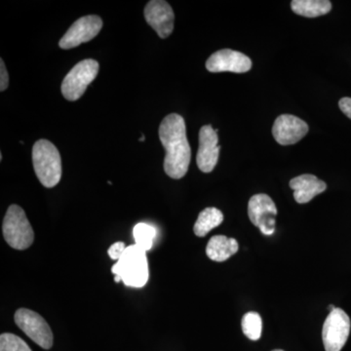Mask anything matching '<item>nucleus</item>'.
Returning a JSON list of instances; mask_svg holds the SVG:
<instances>
[{
  "mask_svg": "<svg viewBox=\"0 0 351 351\" xmlns=\"http://www.w3.org/2000/svg\"><path fill=\"white\" fill-rule=\"evenodd\" d=\"M159 138L166 152L164 171L172 179H182L188 173L191 159L184 117L177 113L167 115L159 126Z\"/></svg>",
  "mask_w": 351,
  "mask_h": 351,
  "instance_id": "nucleus-1",
  "label": "nucleus"
},
{
  "mask_svg": "<svg viewBox=\"0 0 351 351\" xmlns=\"http://www.w3.org/2000/svg\"><path fill=\"white\" fill-rule=\"evenodd\" d=\"M32 163L39 182L45 188H54L61 181V156L49 141L39 140L34 145Z\"/></svg>",
  "mask_w": 351,
  "mask_h": 351,
  "instance_id": "nucleus-2",
  "label": "nucleus"
},
{
  "mask_svg": "<svg viewBox=\"0 0 351 351\" xmlns=\"http://www.w3.org/2000/svg\"><path fill=\"white\" fill-rule=\"evenodd\" d=\"M115 276L121 277L128 287H144L149 280V263L145 251L137 244L127 247L122 257L112 267Z\"/></svg>",
  "mask_w": 351,
  "mask_h": 351,
  "instance_id": "nucleus-3",
  "label": "nucleus"
},
{
  "mask_svg": "<svg viewBox=\"0 0 351 351\" xmlns=\"http://www.w3.org/2000/svg\"><path fill=\"white\" fill-rule=\"evenodd\" d=\"M4 239L16 250H25L34 243V232L23 208L11 205L2 225Z\"/></svg>",
  "mask_w": 351,
  "mask_h": 351,
  "instance_id": "nucleus-4",
  "label": "nucleus"
},
{
  "mask_svg": "<svg viewBox=\"0 0 351 351\" xmlns=\"http://www.w3.org/2000/svg\"><path fill=\"white\" fill-rule=\"evenodd\" d=\"M99 63L93 59L83 60L76 64L62 82V94L68 101L82 98L87 87L91 84L99 73Z\"/></svg>",
  "mask_w": 351,
  "mask_h": 351,
  "instance_id": "nucleus-5",
  "label": "nucleus"
},
{
  "mask_svg": "<svg viewBox=\"0 0 351 351\" xmlns=\"http://www.w3.org/2000/svg\"><path fill=\"white\" fill-rule=\"evenodd\" d=\"M14 320L16 325L36 345L43 350L52 348L54 341L52 330L43 316L31 309L20 308L16 311Z\"/></svg>",
  "mask_w": 351,
  "mask_h": 351,
  "instance_id": "nucleus-6",
  "label": "nucleus"
},
{
  "mask_svg": "<svg viewBox=\"0 0 351 351\" xmlns=\"http://www.w3.org/2000/svg\"><path fill=\"white\" fill-rule=\"evenodd\" d=\"M351 322L341 308L329 313L323 325L322 339L326 351H341L350 337Z\"/></svg>",
  "mask_w": 351,
  "mask_h": 351,
  "instance_id": "nucleus-7",
  "label": "nucleus"
},
{
  "mask_svg": "<svg viewBox=\"0 0 351 351\" xmlns=\"http://www.w3.org/2000/svg\"><path fill=\"white\" fill-rule=\"evenodd\" d=\"M249 219L260 228L263 235H272L276 230L277 208L276 203L265 193L252 196L248 203Z\"/></svg>",
  "mask_w": 351,
  "mask_h": 351,
  "instance_id": "nucleus-8",
  "label": "nucleus"
},
{
  "mask_svg": "<svg viewBox=\"0 0 351 351\" xmlns=\"http://www.w3.org/2000/svg\"><path fill=\"white\" fill-rule=\"evenodd\" d=\"M103 27V21L97 15L85 16L71 25L60 40V48L64 50L77 47L98 36Z\"/></svg>",
  "mask_w": 351,
  "mask_h": 351,
  "instance_id": "nucleus-9",
  "label": "nucleus"
},
{
  "mask_svg": "<svg viewBox=\"0 0 351 351\" xmlns=\"http://www.w3.org/2000/svg\"><path fill=\"white\" fill-rule=\"evenodd\" d=\"M252 61L243 53L232 49L217 51L206 62V69L210 73H244L250 71Z\"/></svg>",
  "mask_w": 351,
  "mask_h": 351,
  "instance_id": "nucleus-10",
  "label": "nucleus"
},
{
  "mask_svg": "<svg viewBox=\"0 0 351 351\" xmlns=\"http://www.w3.org/2000/svg\"><path fill=\"white\" fill-rule=\"evenodd\" d=\"M144 15L160 38H167L174 31L175 15L172 7L163 0H152L145 6Z\"/></svg>",
  "mask_w": 351,
  "mask_h": 351,
  "instance_id": "nucleus-11",
  "label": "nucleus"
},
{
  "mask_svg": "<svg viewBox=\"0 0 351 351\" xmlns=\"http://www.w3.org/2000/svg\"><path fill=\"white\" fill-rule=\"evenodd\" d=\"M309 127L304 120L292 114L277 117L272 126V135L279 145L297 144L306 135Z\"/></svg>",
  "mask_w": 351,
  "mask_h": 351,
  "instance_id": "nucleus-12",
  "label": "nucleus"
},
{
  "mask_svg": "<svg viewBox=\"0 0 351 351\" xmlns=\"http://www.w3.org/2000/svg\"><path fill=\"white\" fill-rule=\"evenodd\" d=\"M218 130L211 125H205L199 131V149H198L196 162L203 173H210L218 163L219 149Z\"/></svg>",
  "mask_w": 351,
  "mask_h": 351,
  "instance_id": "nucleus-13",
  "label": "nucleus"
},
{
  "mask_svg": "<svg viewBox=\"0 0 351 351\" xmlns=\"http://www.w3.org/2000/svg\"><path fill=\"white\" fill-rule=\"evenodd\" d=\"M290 188L294 191V198L300 204H306L315 196L324 193L326 182L321 181L316 176L304 174L298 176L290 181Z\"/></svg>",
  "mask_w": 351,
  "mask_h": 351,
  "instance_id": "nucleus-14",
  "label": "nucleus"
},
{
  "mask_svg": "<svg viewBox=\"0 0 351 351\" xmlns=\"http://www.w3.org/2000/svg\"><path fill=\"white\" fill-rule=\"evenodd\" d=\"M239 249L237 239H228L225 235H216L208 242L206 254L210 260L221 263L234 255Z\"/></svg>",
  "mask_w": 351,
  "mask_h": 351,
  "instance_id": "nucleus-15",
  "label": "nucleus"
},
{
  "mask_svg": "<svg viewBox=\"0 0 351 351\" xmlns=\"http://www.w3.org/2000/svg\"><path fill=\"white\" fill-rule=\"evenodd\" d=\"M291 8L297 15L306 18H316L326 15L332 9L329 0H293Z\"/></svg>",
  "mask_w": 351,
  "mask_h": 351,
  "instance_id": "nucleus-16",
  "label": "nucleus"
},
{
  "mask_svg": "<svg viewBox=\"0 0 351 351\" xmlns=\"http://www.w3.org/2000/svg\"><path fill=\"white\" fill-rule=\"evenodd\" d=\"M223 221V214L221 210L215 207L206 208L198 215L197 221L193 226L196 237H204L212 230L221 225Z\"/></svg>",
  "mask_w": 351,
  "mask_h": 351,
  "instance_id": "nucleus-17",
  "label": "nucleus"
},
{
  "mask_svg": "<svg viewBox=\"0 0 351 351\" xmlns=\"http://www.w3.org/2000/svg\"><path fill=\"white\" fill-rule=\"evenodd\" d=\"M242 331L245 336L251 341H258L262 336L263 320L258 313H250L245 314L241 321Z\"/></svg>",
  "mask_w": 351,
  "mask_h": 351,
  "instance_id": "nucleus-18",
  "label": "nucleus"
},
{
  "mask_svg": "<svg viewBox=\"0 0 351 351\" xmlns=\"http://www.w3.org/2000/svg\"><path fill=\"white\" fill-rule=\"evenodd\" d=\"M133 234L136 244L140 248L145 252L151 250L156 235V230L154 226L145 223H138L134 228Z\"/></svg>",
  "mask_w": 351,
  "mask_h": 351,
  "instance_id": "nucleus-19",
  "label": "nucleus"
},
{
  "mask_svg": "<svg viewBox=\"0 0 351 351\" xmlns=\"http://www.w3.org/2000/svg\"><path fill=\"white\" fill-rule=\"evenodd\" d=\"M0 351H32L27 343L10 332H4L0 336Z\"/></svg>",
  "mask_w": 351,
  "mask_h": 351,
  "instance_id": "nucleus-20",
  "label": "nucleus"
},
{
  "mask_svg": "<svg viewBox=\"0 0 351 351\" xmlns=\"http://www.w3.org/2000/svg\"><path fill=\"white\" fill-rule=\"evenodd\" d=\"M126 248L127 247L124 242H115V243L112 244V246L110 247V249H108V256H110V258H112V260L119 261V258L122 257V255H123Z\"/></svg>",
  "mask_w": 351,
  "mask_h": 351,
  "instance_id": "nucleus-21",
  "label": "nucleus"
},
{
  "mask_svg": "<svg viewBox=\"0 0 351 351\" xmlns=\"http://www.w3.org/2000/svg\"><path fill=\"white\" fill-rule=\"evenodd\" d=\"M0 91H5L9 85V75L3 60H0Z\"/></svg>",
  "mask_w": 351,
  "mask_h": 351,
  "instance_id": "nucleus-22",
  "label": "nucleus"
},
{
  "mask_svg": "<svg viewBox=\"0 0 351 351\" xmlns=\"http://www.w3.org/2000/svg\"><path fill=\"white\" fill-rule=\"evenodd\" d=\"M339 110L345 113L348 119H351V98H348V97L341 98L339 101Z\"/></svg>",
  "mask_w": 351,
  "mask_h": 351,
  "instance_id": "nucleus-23",
  "label": "nucleus"
},
{
  "mask_svg": "<svg viewBox=\"0 0 351 351\" xmlns=\"http://www.w3.org/2000/svg\"><path fill=\"white\" fill-rule=\"evenodd\" d=\"M114 281H115V283L121 282V281H122L121 277H120L119 276H115Z\"/></svg>",
  "mask_w": 351,
  "mask_h": 351,
  "instance_id": "nucleus-24",
  "label": "nucleus"
},
{
  "mask_svg": "<svg viewBox=\"0 0 351 351\" xmlns=\"http://www.w3.org/2000/svg\"><path fill=\"white\" fill-rule=\"evenodd\" d=\"M335 308H336V306H335L334 304H330V306H328V309H329L330 313L334 311Z\"/></svg>",
  "mask_w": 351,
  "mask_h": 351,
  "instance_id": "nucleus-25",
  "label": "nucleus"
},
{
  "mask_svg": "<svg viewBox=\"0 0 351 351\" xmlns=\"http://www.w3.org/2000/svg\"><path fill=\"white\" fill-rule=\"evenodd\" d=\"M145 140V135H142V137L140 138V142H144Z\"/></svg>",
  "mask_w": 351,
  "mask_h": 351,
  "instance_id": "nucleus-26",
  "label": "nucleus"
},
{
  "mask_svg": "<svg viewBox=\"0 0 351 351\" xmlns=\"http://www.w3.org/2000/svg\"><path fill=\"white\" fill-rule=\"evenodd\" d=\"M272 351H284L282 350H272Z\"/></svg>",
  "mask_w": 351,
  "mask_h": 351,
  "instance_id": "nucleus-27",
  "label": "nucleus"
}]
</instances>
